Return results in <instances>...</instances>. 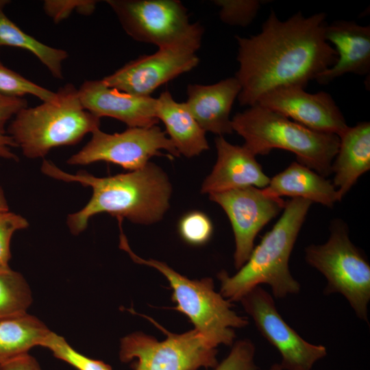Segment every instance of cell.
I'll return each mask as SVG.
<instances>
[{"label": "cell", "instance_id": "f546056e", "mask_svg": "<svg viewBox=\"0 0 370 370\" xmlns=\"http://www.w3.org/2000/svg\"><path fill=\"white\" fill-rule=\"evenodd\" d=\"M28 225L27 219L20 214L9 210L0 213V269L10 267V241L13 234Z\"/></svg>", "mask_w": 370, "mask_h": 370}, {"label": "cell", "instance_id": "ffe728a7", "mask_svg": "<svg viewBox=\"0 0 370 370\" xmlns=\"http://www.w3.org/2000/svg\"><path fill=\"white\" fill-rule=\"evenodd\" d=\"M262 189L264 194L271 197L301 198L328 208H332L336 202L341 201L338 192L330 181L298 162H293L270 178L268 185Z\"/></svg>", "mask_w": 370, "mask_h": 370}, {"label": "cell", "instance_id": "7402d4cb", "mask_svg": "<svg viewBox=\"0 0 370 370\" xmlns=\"http://www.w3.org/2000/svg\"><path fill=\"white\" fill-rule=\"evenodd\" d=\"M51 331L27 312L0 318V363L42 346Z\"/></svg>", "mask_w": 370, "mask_h": 370}, {"label": "cell", "instance_id": "2e32d148", "mask_svg": "<svg viewBox=\"0 0 370 370\" xmlns=\"http://www.w3.org/2000/svg\"><path fill=\"white\" fill-rule=\"evenodd\" d=\"M214 142L217 158L212 171L202 182V194L247 186L264 188L268 185L270 178L245 147L231 144L222 136H218Z\"/></svg>", "mask_w": 370, "mask_h": 370}, {"label": "cell", "instance_id": "d4e9b609", "mask_svg": "<svg viewBox=\"0 0 370 370\" xmlns=\"http://www.w3.org/2000/svg\"><path fill=\"white\" fill-rule=\"evenodd\" d=\"M42 347L51 351L53 355L77 370H112V367L103 361L92 359L78 352L66 340L51 332L44 341Z\"/></svg>", "mask_w": 370, "mask_h": 370}, {"label": "cell", "instance_id": "d6a6232c", "mask_svg": "<svg viewBox=\"0 0 370 370\" xmlns=\"http://www.w3.org/2000/svg\"><path fill=\"white\" fill-rule=\"evenodd\" d=\"M0 370H41L36 360L28 353L0 363Z\"/></svg>", "mask_w": 370, "mask_h": 370}, {"label": "cell", "instance_id": "3957f363", "mask_svg": "<svg viewBox=\"0 0 370 370\" xmlns=\"http://www.w3.org/2000/svg\"><path fill=\"white\" fill-rule=\"evenodd\" d=\"M311 204L301 198L286 201L280 218L254 247L238 272L232 276L224 270L218 273L220 294L225 299L230 302L240 301L263 284L271 286L276 298L299 292V283L291 275L288 262Z\"/></svg>", "mask_w": 370, "mask_h": 370}, {"label": "cell", "instance_id": "484cf974", "mask_svg": "<svg viewBox=\"0 0 370 370\" xmlns=\"http://www.w3.org/2000/svg\"><path fill=\"white\" fill-rule=\"evenodd\" d=\"M0 94L21 98L31 95L45 101L51 99L55 92L26 79L0 62Z\"/></svg>", "mask_w": 370, "mask_h": 370}, {"label": "cell", "instance_id": "4dcf8cb0", "mask_svg": "<svg viewBox=\"0 0 370 370\" xmlns=\"http://www.w3.org/2000/svg\"><path fill=\"white\" fill-rule=\"evenodd\" d=\"M254 356L255 346L250 340L237 341L228 356L214 370H258Z\"/></svg>", "mask_w": 370, "mask_h": 370}, {"label": "cell", "instance_id": "5bb4252c", "mask_svg": "<svg viewBox=\"0 0 370 370\" xmlns=\"http://www.w3.org/2000/svg\"><path fill=\"white\" fill-rule=\"evenodd\" d=\"M258 104L314 131L340 136L349 126L332 96L289 86L264 94Z\"/></svg>", "mask_w": 370, "mask_h": 370}, {"label": "cell", "instance_id": "7a4b0ae2", "mask_svg": "<svg viewBox=\"0 0 370 370\" xmlns=\"http://www.w3.org/2000/svg\"><path fill=\"white\" fill-rule=\"evenodd\" d=\"M41 171L51 178L92 188L88 202L67 217L68 227L74 235L85 230L90 219L99 213L151 225L161 221L170 207V180L162 168L151 162L137 170L103 177L86 171L71 174L47 160H43Z\"/></svg>", "mask_w": 370, "mask_h": 370}, {"label": "cell", "instance_id": "4fadbf2b", "mask_svg": "<svg viewBox=\"0 0 370 370\" xmlns=\"http://www.w3.org/2000/svg\"><path fill=\"white\" fill-rule=\"evenodd\" d=\"M196 52L184 48H162L132 60L102 81L138 97H151L158 87L193 69L199 64Z\"/></svg>", "mask_w": 370, "mask_h": 370}, {"label": "cell", "instance_id": "83f0119b", "mask_svg": "<svg viewBox=\"0 0 370 370\" xmlns=\"http://www.w3.org/2000/svg\"><path fill=\"white\" fill-rule=\"evenodd\" d=\"M27 106V102L24 98L0 94V158L18 160L17 155L13 152L16 145L8 132V123L19 110Z\"/></svg>", "mask_w": 370, "mask_h": 370}, {"label": "cell", "instance_id": "9a60e30c", "mask_svg": "<svg viewBox=\"0 0 370 370\" xmlns=\"http://www.w3.org/2000/svg\"><path fill=\"white\" fill-rule=\"evenodd\" d=\"M84 108L98 118L108 116L128 127H151L158 123L156 99L138 97L108 86L102 79L86 80L78 89Z\"/></svg>", "mask_w": 370, "mask_h": 370}, {"label": "cell", "instance_id": "8992f818", "mask_svg": "<svg viewBox=\"0 0 370 370\" xmlns=\"http://www.w3.org/2000/svg\"><path fill=\"white\" fill-rule=\"evenodd\" d=\"M119 247L127 251L134 262L151 267L168 280L172 289L175 309L186 315L195 330L215 347L232 345L236 337L234 328L249 323L245 317L232 310V304L214 290L212 279L190 280L177 273L166 263L154 259H144L131 249L122 228Z\"/></svg>", "mask_w": 370, "mask_h": 370}, {"label": "cell", "instance_id": "d6986e66", "mask_svg": "<svg viewBox=\"0 0 370 370\" xmlns=\"http://www.w3.org/2000/svg\"><path fill=\"white\" fill-rule=\"evenodd\" d=\"M337 153L332 162L333 185L340 200L370 169V123H359L348 127L339 136Z\"/></svg>", "mask_w": 370, "mask_h": 370}, {"label": "cell", "instance_id": "6da1fadb", "mask_svg": "<svg viewBox=\"0 0 370 370\" xmlns=\"http://www.w3.org/2000/svg\"><path fill=\"white\" fill-rule=\"evenodd\" d=\"M325 18L323 12L306 17L298 12L281 21L271 10L258 34L235 37L241 106L255 105L279 87L305 88L336 63L337 53L325 38Z\"/></svg>", "mask_w": 370, "mask_h": 370}, {"label": "cell", "instance_id": "603a6c76", "mask_svg": "<svg viewBox=\"0 0 370 370\" xmlns=\"http://www.w3.org/2000/svg\"><path fill=\"white\" fill-rule=\"evenodd\" d=\"M8 1H0V48L12 47L25 49L34 55L56 79L63 78L62 63L68 53L47 45L26 34L4 13Z\"/></svg>", "mask_w": 370, "mask_h": 370}, {"label": "cell", "instance_id": "e575fe53", "mask_svg": "<svg viewBox=\"0 0 370 370\" xmlns=\"http://www.w3.org/2000/svg\"><path fill=\"white\" fill-rule=\"evenodd\" d=\"M269 370H282L280 364L275 363L273 364Z\"/></svg>", "mask_w": 370, "mask_h": 370}, {"label": "cell", "instance_id": "836d02e7", "mask_svg": "<svg viewBox=\"0 0 370 370\" xmlns=\"http://www.w3.org/2000/svg\"><path fill=\"white\" fill-rule=\"evenodd\" d=\"M9 210L7 199L5 197L3 190L0 186V213Z\"/></svg>", "mask_w": 370, "mask_h": 370}, {"label": "cell", "instance_id": "9c48e42d", "mask_svg": "<svg viewBox=\"0 0 370 370\" xmlns=\"http://www.w3.org/2000/svg\"><path fill=\"white\" fill-rule=\"evenodd\" d=\"M166 335L162 341L143 332L127 335L121 340L120 360L134 359V370H197L214 368L217 349L195 329L182 334L167 331L152 319L145 317Z\"/></svg>", "mask_w": 370, "mask_h": 370}, {"label": "cell", "instance_id": "8fae6325", "mask_svg": "<svg viewBox=\"0 0 370 370\" xmlns=\"http://www.w3.org/2000/svg\"><path fill=\"white\" fill-rule=\"evenodd\" d=\"M260 334L280 352L282 370H310L327 354L325 346L301 338L279 314L273 297L258 286L241 300Z\"/></svg>", "mask_w": 370, "mask_h": 370}, {"label": "cell", "instance_id": "cb8c5ba5", "mask_svg": "<svg viewBox=\"0 0 370 370\" xmlns=\"http://www.w3.org/2000/svg\"><path fill=\"white\" fill-rule=\"evenodd\" d=\"M32 301L28 284L10 267L0 269V318L26 312Z\"/></svg>", "mask_w": 370, "mask_h": 370}, {"label": "cell", "instance_id": "ba28073f", "mask_svg": "<svg viewBox=\"0 0 370 370\" xmlns=\"http://www.w3.org/2000/svg\"><path fill=\"white\" fill-rule=\"evenodd\" d=\"M121 27L134 40L162 48L197 51L204 28L191 23L186 8L177 0H107Z\"/></svg>", "mask_w": 370, "mask_h": 370}, {"label": "cell", "instance_id": "5b68a950", "mask_svg": "<svg viewBox=\"0 0 370 370\" xmlns=\"http://www.w3.org/2000/svg\"><path fill=\"white\" fill-rule=\"evenodd\" d=\"M232 125L255 156L282 149L324 177L332 173L340 142L336 134L312 130L258 103L236 113Z\"/></svg>", "mask_w": 370, "mask_h": 370}, {"label": "cell", "instance_id": "277c9868", "mask_svg": "<svg viewBox=\"0 0 370 370\" xmlns=\"http://www.w3.org/2000/svg\"><path fill=\"white\" fill-rule=\"evenodd\" d=\"M99 126L100 119L84 108L78 89L69 83L49 100L19 110L8 132L23 154L34 159L45 157L53 148L78 143Z\"/></svg>", "mask_w": 370, "mask_h": 370}, {"label": "cell", "instance_id": "f1b7e54d", "mask_svg": "<svg viewBox=\"0 0 370 370\" xmlns=\"http://www.w3.org/2000/svg\"><path fill=\"white\" fill-rule=\"evenodd\" d=\"M178 230L180 236L192 245H202L211 238L213 225L210 218L200 211H191L180 220Z\"/></svg>", "mask_w": 370, "mask_h": 370}, {"label": "cell", "instance_id": "4316f807", "mask_svg": "<svg viewBox=\"0 0 370 370\" xmlns=\"http://www.w3.org/2000/svg\"><path fill=\"white\" fill-rule=\"evenodd\" d=\"M220 8L221 21L229 25L247 27L254 20L262 1L258 0H214Z\"/></svg>", "mask_w": 370, "mask_h": 370}, {"label": "cell", "instance_id": "30bf717a", "mask_svg": "<svg viewBox=\"0 0 370 370\" xmlns=\"http://www.w3.org/2000/svg\"><path fill=\"white\" fill-rule=\"evenodd\" d=\"M153 156L169 159L180 156L166 132L157 125L128 127L114 134L98 129L92 133L90 141L69 158L67 163L86 165L103 161L131 171L145 166Z\"/></svg>", "mask_w": 370, "mask_h": 370}, {"label": "cell", "instance_id": "7c38bea8", "mask_svg": "<svg viewBox=\"0 0 370 370\" xmlns=\"http://www.w3.org/2000/svg\"><path fill=\"white\" fill-rule=\"evenodd\" d=\"M208 195L223 208L231 223L235 241L234 262L238 270L249 258L257 234L284 209L286 202L254 186Z\"/></svg>", "mask_w": 370, "mask_h": 370}, {"label": "cell", "instance_id": "ac0fdd59", "mask_svg": "<svg viewBox=\"0 0 370 370\" xmlns=\"http://www.w3.org/2000/svg\"><path fill=\"white\" fill-rule=\"evenodd\" d=\"M241 86L235 77L210 85L188 84L184 102L201 128L218 136L233 133L230 112Z\"/></svg>", "mask_w": 370, "mask_h": 370}, {"label": "cell", "instance_id": "52a82bcc", "mask_svg": "<svg viewBox=\"0 0 370 370\" xmlns=\"http://www.w3.org/2000/svg\"><path fill=\"white\" fill-rule=\"evenodd\" d=\"M330 232L325 243L306 247V260L325 278L327 285L324 293H341L356 316L368 323L370 265L349 239L348 228L344 222L334 220Z\"/></svg>", "mask_w": 370, "mask_h": 370}, {"label": "cell", "instance_id": "1f68e13d", "mask_svg": "<svg viewBox=\"0 0 370 370\" xmlns=\"http://www.w3.org/2000/svg\"><path fill=\"white\" fill-rule=\"evenodd\" d=\"M97 2L94 0H47L43 3V9L55 23H59L74 11L84 15L91 14Z\"/></svg>", "mask_w": 370, "mask_h": 370}, {"label": "cell", "instance_id": "44dd1931", "mask_svg": "<svg viewBox=\"0 0 370 370\" xmlns=\"http://www.w3.org/2000/svg\"><path fill=\"white\" fill-rule=\"evenodd\" d=\"M156 112L180 156L193 158L209 149L206 132L189 112L185 103L176 101L169 91L162 92L156 99Z\"/></svg>", "mask_w": 370, "mask_h": 370}, {"label": "cell", "instance_id": "e0dca14e", "mask_svg": "<svg viewBox=\"0 0 370 370\" xmlns=\"http://www.w3.org/2000/svg\"><path fill=\"white\" fill-rule=\"evenodd\" d=\"M325 38L334 45L336 63L319 74L315 80L325 85L346 73L367 75L370 72V25L354 21L337 20L327 24Z\"/></svg>", "mask_w": 370, "mask_h": 370}]
</instances>
